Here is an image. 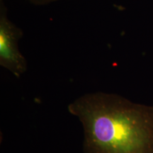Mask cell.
Segmentation results:
<instances>
[{"label":"cell","instance_id":"7a4b0ae2","mask_svg":"<svg viewBox=\"0 0 153 153\" xmlns=\"http://www.w3.org/2000/svg\"><path fill=\"white\" fill-rule=\"evenodd\" d=\"M23 31L7 16L4 0H0V65L19 77L27 70V61L19 49Z\"/></svg>","mask_w":153,"mask_h":153},{"label":"cell","instance_id":"6da1fadb","mask_svg":"<svg viewBox=\"0 0 153 153\" xmlns=\"http://www.w3.org/2000/svg\"><path fill=\"white\" fill-rule=\"evenodd\" d=\"M84 133V153H153V105L123 96L88 93L68 106Z\"/></svg>","mask_w":153,"mask_h":153},{"label":"cell","instance_id":"3957f363","mask_svg":"<svg viewBox=\"0 0 153 153\" xmlns=\"http://www.w3.org/2000/svg\"><path fill=\"white\" fill-rule=\"evenodd\" d=\"M27 1L35 5H45L48 4L59 1V0H27Z\"/></svg>","mask_w":153,"mask_h":153}]
</instances>
